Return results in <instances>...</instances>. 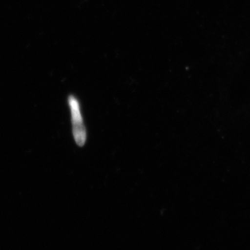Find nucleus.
I'll return each instance as SVG.
<instances>
[{
    "mask_svg": "<svg viewBox=\"0 0 250 250\" xmlns=\"http://www.w3.org/2000/svg\"><path fill=\"white\" fill-rule=\"evenodd\" d=\"M69 106L71 112L72 133L77 146L82 147L86 141L87 135L83 118L81 113L80 105L77 99L73 95L68 98Z\"/></svg>",
    "mask_w": 250,
    "mask_h": 250,
    "instance_id": "nucleus-1",
    "label": "nucleus"
}]
</instances>
